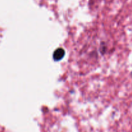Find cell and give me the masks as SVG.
<instances>
[{
    "mask_svg": "<svg viewBox=\"0 0 132 132\" xmlns=\"http://www.w3.org/2000/svg\"><path fill=\"white\" fill-rule=\"evenodd\" d=\"M64 54H65V52H64V50L63 48H58L54 52V54H53V57H54V60L58 61L63 59Z\"/></svg>",
    "mask_w": 132,
    "mask_h": 132,
    "instance_id": "cell-1",
    "label": "cell"
},
{
    "mask_svg": "<svg viewBox=\"0 0 132 132\" xmlns=\"http://www.w3.org/2000/svg\"><path fill=\"white\" fill-rule=\"evenodd\" d=\"M131 77H132V73H131Z\"/></svg>",
    "mask_w": 132,
    "mask_h": 132,
    "instance_id": "cell-2",
    "label": "cell"
}]
</instances>
